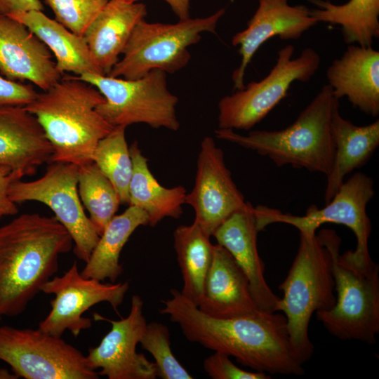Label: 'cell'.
<instances>
[{"label": "cell", "instance_id": "obj_10", "mask_svg": "<svg viewBox=\"0 0 379 379\" xmlns=\"http://www.w3.org/2000/svg\"><path fill=\"white\" fill-rule=\"evenodd\" d=\"M373 181L359 172L354 174L340 185L332 199L319 208L310 206L302 216L284 213L267 206L255 208L256 221L260 231L275 222H283L296 227L300 232L316 233L323 224L331 222L344 225L352 230L357 238V248L347 251L358 266L371 265L368 241L371 232V222L366 213V206L374 196Z\"/></svg>", "mask_w": 379, "mask_h": 379}, {"label": "cell", "instance_id": "obj_12", "mask_svg": "<svg viewBox=\"0 0 379 379\" xmlns=\"http://www.w3.org/2000/svg\"><path fill=\"white\" fill-rule=\"evenodd\" d=\"M8 196L16 204L34 201L48 206L71 236L75 255L85 262L88 260L100 235L81 204L77 165L51 162L37 180L13 181Z\"/></svg>", "mask_w": 379, "mask_h": 379}, {"label": "cell", "instance_id": "obj_7", "mask_svg": "<svg viewBox=\"0 0 379 379\" xmlns=\"http://www.w3.org/2000/svg\"><path fill=\"white\" fill-rule=\"evenodd\" d=\"M225 12L221 8L208 17L189 18L173 24L142 20L133 31L122 59L107 75L137 79L154 69L166 74L180 70L190 60L188 47L198 43L202 33H215Z\"/></svg>", "mask_w": 379, "mask_h": 379}, {"label": "cell", "instance_id": "obj_28", "mask_svg": "<svg viewBox=\"0 0 379 379\" xmlns=\"http://www.w3.org/2000/svg\"><path fill=\"white\" fill-rule=\"evenodd\" d=\"M317 6L311 15L317 22L339 25L344 41L372 46L379 37V0H349L335 4L327 0H308Z\"/></svg>", "mask_w": 379, "mask_h": 379}, {"label": "cell", "instance_id": "obj_32", "mask_svg": "<svg viewBox=\"0 0 379 379\" xmlns=\"http://www.w3.org/2000/svg\"><path fill=\"white\" fill-rule=\"evenodd\" d=\"M109 0H45L55 20L71 32L84 36Z\"/></svg>", "mask_w": 379, "mask_h": 379}, {"label": "cell", "instance_id": "obj_13", "mask_svg": "<svg viewBox=\"0 0 379 379\" xmlns=\"http://www.w3.org/2000/svg\"><path fill=\"white\" fill-rule=\"evenodd\" d=\"M129 288L128 281L104 284L93 278H85L74 260L61 276L51 278L41 288L46 294H54L51 310L39 328L49 334L61 337L68 330L77 337L92 326L91 320L83 317L92 306L102 302L111 305L117 312Z\"/></svg>", "mask_w": 379, "mask_h": 379}, {"label": "cell", "instance_id": "obj_35", "mask_svg": "<svg viewBox=\"0 0 379 379\" xmlns=\"http://www.w3.org/2000/svg\"><path fill=\"white\" fill-rule=\"evenodd\" d=\"M17 180L11 171L4 166H0V220L5 216L15 215L18 208L8 196L11 183Z\"/></svg>", "mask_w": 379, "mask_h": 379}, {"label": "cell", "instance_id": "obj_24", "mask_svg": "<svg viewBox=\"0 0 379 379\" xmlns=\"http://www.w3.org/2000/svg\"><path fill=\"white\" fill-rule=\"evenodd\" d=\"M335 154L331 170L326 175L324 193L328 204L344 182L345 177L370 159L379 145V120L366 126H357L337 111L332 121Z\"/></svg>", "mask_w": 379, "mask_h": 379}, {"label": "cell", "instance_id": "obj_29", "mask_svg": "<svg viewBox=\"0 0 379 379\" xmlns=\"http://www.w3.org/2000/svg\"><path fill=\"white\" fill-rule=\"evenodd\" d=\"M78 192L100 236L121 204L117 192L93 161L78 166Z\"/></svg>", "mask_w": 379, "mask_h": 379}, {"label": "cell", "instance_id": "obj_40", "mask_svg": "<svg viewBox=\"0 0 379 379\" xmlns=\"http://www.w3.org/2000/svg\"><path fill=\"white\" fill-rule=\"evenodd\" d=\"M1 316H0V321H1Z\"/></svg>", "mask_w": 379, "mask_h": 379}, {"label": "cell", "instance_id": "obj_26", "mask_svg": "<svg viewBox=\"0 0 379 379\" xmlns=\"http://www.w3.org/2000/svg\"><path fill=\"white\" fill-rule=\"evenodd\" d=\"M147 225V214L135 206H129L121 214L115 215L100 236L81 276L114 282L124 270L119 257L124 245L138 227Z\"/></svg>", "mask_w": 379, "mask_h": 379}, {"label": "cell", "instance_id": "obj_38", "mask_svg": "<svg viewBox=\"0 0 379 379\" xmlns=\"http://www.w3.org/2000/svg\"><path fill=\"white\" fill-rule=\"evenodd\" d=\"M18 377L6 368H0V379H17Z\"/></svg>", "mask_w": 379, "mask_h": 379}, {"label": "cell", "instance_id": "obj_34", "mask_svg": "<svg viewBox=\"0 0 379 379\" xmlns=\"http://www.w3.org/2000/svg\"><path fill=\"white\" fill-rule=\"evenodd\" d=\"M37 95L38 93L31 85L0 76V107L25 106L32 102Z\"/></svg>", "mask_w": 379, "mask_h": 379}, {"label": "cell", "instance_id": "obj_19", "mask_svg": "<svg viewBox=\"0 0 379 379\" xmlns=\"http://www.w3.org/2000/svg\"><path fill=\"white\" fill-rule=\"evenodd\" d=\"M258 232L255 208L250 204L232 213L212 236L230 252L246 274L258 309L276 312L279 309L280 298L272 292L265 278V265L257 247Z\"/></svg>", "mask_w": 379, "mask_h": 379}, {"label": "cell", "instance_id": "obj_21", "mask_svg": "<svg viewBox=\"0 0 379 379\" xmlns=\"http://www.w3.org/2000/svg\"><path fill=\"white\" fill-rule=\"evenodd\" d=\"M333 95L346 97L355 107L373 117L379 114V51L350 44L326 70Z\"/></svg>", "mask_w": 379, "mask_h": 379}, {"label": "cell", "instance_id": "obj_33", "mask_svg": "<svg viewBox=\"0 0 379 379\" xmlns=\"http://www.w3.org/2000/svg\"><path fill=\"white\" fill-rule=\"evenodd\" d=\"M204 368L213 379H269L265 372H251L237 366L225 353L215 351L204 361Z\"/></svg>", "mask_w": 379, "mask_h": 379}, {"label": "cell", "instance_id": "obj_22", "mask_svg": "<svg viewBox=\"0 0 379 379\" xmlns=\"http://www.w3.org/2000/svg\"><path fill=\"white\" fill-rule=\"evenodd\" d=\"M147 15L142 3L109 0L84 33L91 57L104 75L119 60L135 26Z\"/></svg>", "mask_w": 379, "mask_h": 379}, {"label": "cell", "instance_id": "obj_36", "mask_svg": "<svg viewBox=\"0 0 379 379\" xmlns=\"http://www.w3.org/2000/svg\"><path fill=\"white\" fill-rule=\"evenodd\" d=\"M40 0H0V15L10 16L32 10L43 11Z\"/></svg>", "mask_w": 379, "mask_h": 379}, {"label": "cell", "instance_id": "obj_25", "mask_svg": "<svg viewBox=\"0 0 379 379\" xmlns=\"http://www.w3.org/2000/svg\"><path fill=\"white\" fill-rule=\"evenodd\" d=\"M133 173L128 187L129 206L143 210L148 215V225L154 227L164 218H179L185 204L186 189L178 185L162 186L150 171L147 159L142 154L137 141L129 147Z\"/></svg>", "mask_w": 379, "mask_h": 379}, {"label": "cell", "instance_id": "obj_37", "mask_svg": "<svg viewBox=\"0 0 379 379\" xmlns=\"http://www.w3.org/2000/svg\"><path fill=\"white\" fill-rule=\"evenodd\" d=\"M169 4L172 11L179 18L185 20L190 18V0H164Z\"/></svg>", "mask_w": 379, "mask_h": 379}, {"label": "cell", "instance_id": "obj_14", "mask_svg": "<svg viewBox=\"0 0 379 379\" xmlns=\"http://www.w3.org/2000/svg\"><path fill=\"white\" fill-rule=\"evenodd\" d=\"M194 185L185 204L194 211V220L208 235L232 213L247 208L242 193L232 180L222 150L214 140L205 137L200 145Z\"/></svg>", "mask_w": 379, "mask_h": 379}, {"label": "cell", "instance_id": "obj_5", "mask_svg": "<svg viewBox=\"0 0 379 379\" xmlns=\"http://www.w3.org/2000/svg\"><path fill=\"white\" fill-rule=\"evenodd\" d=\"M332 267L331 252L318 234L300 232L296 255L279 286L284 293L279 311L286 317L291 345L302 364L314 351L308 334L313 313L328 310L335 303Z\"/></svg>", "mask_w": 379, "mask_h": 379}, {"label": "cell", "instance_id": "obj_9", "mask_svg": "<svg viewBox=\"0 0 379 379\" xmlns=\"http://www.w3.org/2000/svg\"><path fill=\"white\" fill-rule=\"evenodd\" d=\"M294 46L278 51L276 63L262 80L251 81L218 102V128L249 130L260 122L286 95L295 81L307 82L319 67L321 58L307 47L293 58Z\"/></svg>", "mask_w": 379, "mask_h": 379}, {"label": "cell", "instance_id": "obj_2", "mask_svg": "<svg viewBox=\"0 0 379 379\" xmlns=\"http://www.w3.org/2000/svg\"><path fill=\"white\" fill-rule=\"evenodd\" d=\"M72 239L55 217L23 213L0 227V316H16L57 272Z\"/></svg>", "mask_w": 379, "mask_h": 379}, {"label": "cell", "instance_id": "obj_23", "mask_svg": "<svg viewBox=\"0 0 379 379\" xmlns=\"http://www.w3.org/2000/svg\"><path fill=\"white\" fill-rule=\"evenodd\" d=\"M9 17L25 25L46 45L53 53L57 69L62 74L66 72L77 76L85 73L104 75L93 62L84 36L71 32L42 11H25Z\"/></svg>", "mask_w": 379, "mask_h": 379}, {"label": "cell", "instance_id": "obj_11", "mask_svg": "<svg viewBox=\"0 0 379 379\" xmlns=\"http://www.w3.org/2000/svg\"><path fill=\"white\" fill-rule=\"evenodd\" d=\"M0 359L25 379H97L78 349L38 329L0 326Z\"/></svg>", "mask_w": 379, "mask_h": 379}, {"label": "cell", "instance_id": "obj_1", "mask_svg": "<svg viewBox=\"0 0 379 379\" xmlns=\"http://www.w3.org/2000/svg\"><path fill=\"white\" fill-rule=\"evenodd\" d=\"M159 310L179 325L189 341L221 352L255 371L304 374L291 345L284 314L260 312L227 318L209 316L176 289Z\"/></svg>", "mask_w": 379, "mask_h": 379}, {"label": "cell", "instance_id": "obj_4", "mask_svg": "<svg viewBox=\"0 0 379 379\" xmlns=\"http://www.w3.org/2000/svg\"><path fill=\"white\" fill-rule=\"evenodd\" d=\"M339 110V99L324 85L289 126L279 131H253L241 135L218 128L215 136L267 157L277 166L291 165L326 176L335 154L332 121Z\"/></svg>", "mask_w": 379, "mask_h": 379}, {"label": "cell", "instance_id": "obj_20", "mask_svg": "<svg viewBox=\"0 0 379 379\" xmlns=\"http://www.w3.org/2000/svg\"><path fill=\"white\" fill-rule=\"evenodd\" d=\"M204 313L227 318L260 312L251 292L249 281L230 252L213 245L201 300L198 306Z\"/></svg>", "mask_w": 379, "mask_h": 379}, {"label": "cell", "instance_id": "obj_31", "mask_svg": "<svg viewBox=\"0 0 379 379\" xmlns=\"http://www.w3.org/2000/svg\"><path fill=\"white\" fill-rule=\"evenodd\" d=\"M140 343L155 361L157 376L162 379H192L193 377L175 357L168 328L159 322L147 324Z\"/></svg>", "mask_w": 379, "mask_h": 379}, {"label": "cell", "instance_id": "obj_15", "mask_svg": "<svg viewBox=\"0 0 379 379\" xmlns=\"http://www.w3.org/2000/svg\"><path fill=\"white\" fill-rule=\"evenodd\" d=\"M143 301L134 295L131 310L126 318L112 320L95 313V320H104L112 324L110 331L100 344L91 347L86 356L88 366L100 368L99 375L109 379H155L154 362L136 352V346L145 332L147 322L142 313Z\"/></svg>", "mask_w": 379, "mask_h": 379}, {"label": "cell", "instance_id": "obj_6", "mask_svg": "<svg viewBox=\"0 0 379 379\" xmlns=\"http://www.w3.org/2000/svg\"><path fill=\"white\" fill-rule=\"evenodd\" d=\"M318 236L332 255L336 300L331 309L317 312V319L340 340L375 343L379 333L378 265L361 267L347 252L340 255L341 239L333 230H321Z\"/></svg>", "mask_w": 379, "mask_h": 379}, {"label": "cell", "instance_id": "obj_30", "mask_svg": "<svg viewBox=\"0 0 379 379\" xmlns=\"http://www.w3.org/2000/svg\"><path fill=\"white\" fill-rule=\"evenodd\" d=\"M126 128L114 126L99 141L92 157V161L112 183L123 204L129 202L128 187L133 173Z\"/></svg>", "mask_w": 379, "mask_h": 379}, {"label": "cell", "instance_id": "obj_27", "mask_svg": "<svg viewBox=\"0 0 379 379\" xmlns=\"http://www.w3.org/2000/svg\"><path fill=\"white\" fill-rule=\"evenodd\" d=\"M210 237L194 221L190 225L178 226L173 232V246L183 281L180 293L197 307L213 257Z\"/></svg>", "mask_w": 379, "mask_h": 379}, {"label": "cell", "instance_id": "obj_39", "mask_svg": "<svg viewBox=\"0 0 379 379\" xmlns=\"http://www.w3.org/2000/svg\"><path fill=\"white\" fill-rule=\"evenodd\" d=\"M119 1H124V2H126V3H135V2H138V1H140V0H119Z\"/></svg>", "mask_w": 379, "mask_h": 379}, {"label": "cell", "instance_id": "obj_3", "mask_svg": "<svg viewBox=\"0 0 379 379\" xmlns=\"http://www.w3.org/2000/svg\"><path fill=\"white\" fill-rule=\"evenodd\" d=\"M104 101L95 87L68 76L24 106L35 116L53 147L51 162L79 166L93 161L99 141L114 128L96 111Z\"/></svg>", "mask_w": 379, "mask_h": 379}, {"label": "cell", "instance_id": "obj_18", "mask_svg": "<svg viewBox=\"0 0 379 379\" xmlns=\"http://www.w3.org/2000/svg\"><path fill=\"white\" fill-rule=\"evenodd\" d=\"M53 147L34 115L24 106L0 107V166L16 180L51 161Z\"/></svg>", "mask_w": 379, "mask_h": 379}, {"label": "cell", "instance_id": "obj_16", "mask_svg": "<svg viewBox=\"0 0 379 379\" xmlns=\"http://www.w3.org/2000/svg\"><path fill=\"white\" fill-rule=\"evenodd\" d=\"M317 23L305 5L291 6L288 0H258L246 28L236 33L232 39L233 46H239L241 56L240 65L232 75L234 89L244 88L246 68L262 44L274 36L281 40L298 39Z\"/></svg>", "mask_w": 379, "mask_h": 379}, {"label": "cell", "instance_id": "obj_17", "mask_svg": "<svg viewBox=\"0 0 379 379\" xmlns=\"http://www.w3.org/2000/svg\"><path fill=\"white\" fill-rule=\"evenodd\" d=\"M52 53L22 22L0 15V72L11 81L27 80L44 91L62 79Z\"/></svg>", "mask_w": 379, "mask_h": 379}, {"label": "cell", "instance_id": "obj_8", "mask_svg": "<svg viewBox=\"0 0 379 379\" xmlns=\"http://www.w3.org/2000/svg\"><path fill=\"white\" fill-rule=\"evenodd\" d=\"M95 87L105 98L96 111L113 127L145 124L173 131L180 128L178 98L168 88L166 73L154 69L137 79L93 73L74 76Z\"/></svg>", "mask_w": 379, "mask_h": 379}]
</instances>
